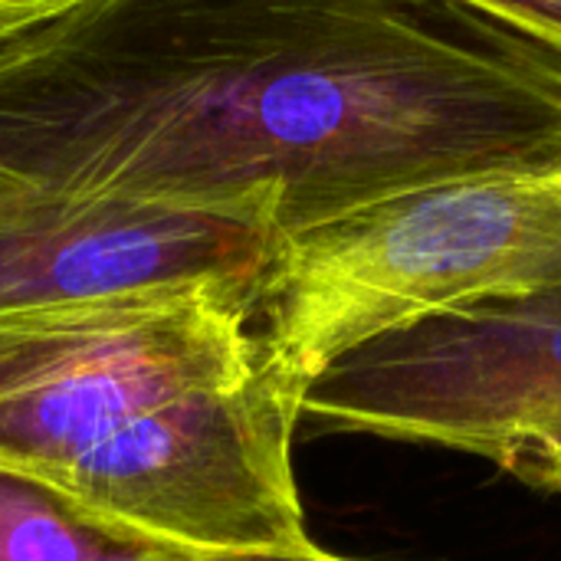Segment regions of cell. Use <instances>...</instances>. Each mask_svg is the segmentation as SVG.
<instances>
[{"instance_id": "cell-1", "label": "cell", "mask_w": 561, "mask_h": 561, "mask_svg": "<svg viewBox=\"0 0 561 561\" xmlns=\"http://www.w3.org/2000/svg\"><path fill=\"white\" fill-rule=\"evenodd\" d=\"M561 164V53L467 0H76L0 46V178L260 214Z\"/></svg>"}, {"instance_id": "cell-2", "label": "cell", "mask_w": 561, "mask_h": 561, "mask_svg": "<svg viewBox=\"0 0 561 561\" xmlns=\"http://www.w3.org/2000/svg\"><path fill=\"white\" fill-rule=\"evenodd\" d=\"M561 283V164L401 191L279 237L260 375L296 408L339 355L421 319Z\"/></svg>"}, {"instance_id": "cell-3", "label": "cell", "mask_w": 561, "mask_h": 561, "mask_svg": "<svg viewBox=\"0 0 561 561\" xmlns=\"http://www.w3.org/2000/svg\"><path fill=\"white\" fill-rule=\"evenodd\" d=\"M450 447L561 493V283L385 332L329 362L299 421Z\"/></svg>"}, {"instance_id": "cell-4", "label": "cell", "mask_w": 561, "mask_h": 561, "mask_svg": "<svg viewBox=\"0 0 561 561\" xmlns=\"http://www.w3.org/2000/svg\"><path fill=\"white\" fill-rule=\"evenodd\" d=\"M256 286L0 316V460L59 480L148 408L256 368Z\"/></svg>"}, {"instance_id": "cell-5", "label": "cell", "mask_w": 561, "mask_h": 561, "mask_svg": "<svg viewBox=\"0 0 561 561\" xmlns=\"http://www.w3.org/2000/svg\"><path fill=\"white\" fill-rule=\"evenodd\" d=\"M299 408L260 368L168 398L56 483L92 510L207 556L309 546L293 473Z\"/></svg>"}, {"instance_id": "cell-6", "label": "cell", "mask_w": 561, "mask_h": 561, "mask_svg": "<svg viewBox=\"0 0 561 561\" xmlns=\"http://www.w3.org/2000/svg\"><path fill=\"white\" fill-rule=\"evenodd\" d=\"M279 233L250 210L0 178V316L263 283Z\"/></svg>"}, {"instance_id": "cell-7", "label": "cell", "mask_w": 561, "mask_h": 561, "mask_svg": "<svg viewBox=\"0 0 561 561\" xmlns=\"http://www.w3.org/2000/svg\"><path fill=\"white\" fill-rule=\"evenodd\" d=\"M125 526L56 480L0 460V561H207Z\"/></svg>"}, {"instance_id": "cell-8", "label": "cell", "mask_w": 561, "mask_h": 561, "mask_svg": "<svg viewBox=\"0 0 561 561\" xmlns=\"http://www.w3.org/2000/svg\"><path fill=\"white\" fill-rule=\"evenodd\" d=\"M561 53V0H467Z\"/></svg>"}, {"instance_id": "cell-9", "label": "cell", "mask_w": 561, "mask_h": 561, "mask_svg": "<svg viewBox=\"0 0 561 561\" xmlns=\"http://www.w3.org/2000/svg\"><path fill=\"white\" fill-rule=\"evenodd\" d=\"M76 0H0V46L43 26Z\"/></svg>"}, {"instance_id": "cell-10", "label": "cell", "mask_w": 561, "mask_h": 561, "mask_svg": "<svg viewBox=\"0 0 561 561\" xmlns=\"http://www.w3.org/2000/svg\"><path fill=\"white\" fill-rule=\"evenodd\" d=\"M207 561H365V559H345V556H332L325 549H319L316 542L302 546V549H276V552H240V556H214Z\"/></svg>"}]
</instances>
